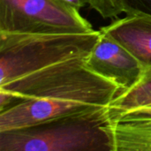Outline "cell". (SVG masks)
Here are the masks:
<instances>
[{
    "mask_svg": "<svg viewBox=\"0 0 151 151\" xmlns=\"http://www.w3.org/2000/svg\"><path fill=\"white\" fill-rule=\"evenodd\" d=\"M85 59L62 61L1 85L21 102L0 112V132L109 106L121 88L90 70Z\"/></svg>",
    "mask_w": 151,
    "mask_h": 151,
    "instance_id": "obj_1",
    "label": "cell"
},
{
    "mask_svg": "<svg viewBox=\"0 0 151 151\" xmlns=\"http://www.w3.org/2000/svg\"><path fill=\"white\" fill-rule=\"evenodd\" d=\"M109 106L0 132V151H111Z\"/></svg>",
    "mask_w": 151,
    "mask_h": 151,
    "instance_id": "obj_2",
    "label": "cell"
},
{
    "mask_svg": "<svg viewBox=\"0 0 151 151\" xmlns=\"http://www.w3.org/2000/svg\"><path fill=\"white\" fill-rule=\"evenodd\" d=\"M101 30L76 34L0 32V86L50 65L87 58Z\"/></svg>",
    "mask_w": 151,
    "mask_h": 151,
    "instance_id": "obj_3",
    "label": "cell"
},
{
    "mask_svg": "<svg viewBox=\"0 0 151 151\" xmlns=\"http://www.w3.org/2000/svg\"><path fill=\"white\" fill-rule=\"evenodd\" d=\"M93 30L78 10L59 0H0V32L76 34Z\"/></svg>",
    "mask_w": 151,
    "mask_h": 151,
    "instance_id": "obj_4",
    "label": "cell"
},
{
    "mask_svg": "<svg viewBox=\"0 0 151 151\" xmlns=\"http://www.w3.org/2000/svg\"><path fill=\"white\" fill-rule=\"evenodd\" d=\"M85 62L90 70L116 83L122 91L133 87L144 70L127 49L102 31Z\"/></svg>",
    "mask_w": 151,
    "mask_h": 151,
    "instance_id": "obj_5",
    "label": "cell"
},
{
    "mask_svg": "<svg viewBox=\"0 0 151 151\" xmlns=\"http://www.w3.org/2000/svg\"><path fill=\"white\" fill-rule=\"evenodd\" d=\"M100 30L127 49L144 69L151 68V16L126 14Z\"/></svg>",
    "mask_w": 151,
    "mask_h": 151,
    "instance_id": "obj_6",
    "label": "cell"
},
{
    "mask_svg": "<svg viewBox=\"0 0 151 151\" xmlns=\"http://www.w3.org/2000/svg\"><path fill=\"white\" fill-rule=\"evenodd\" d=\"M105 130L111 151H151V118L120 117L111 119Z\"/></svg>",
    "mask_w": 151,
    "mask_h": 151,
    "instance_id": "obj_7",
    "label": "cell"
},
{
    "mask_svg": "<svg viewBox=\"0 0 151 151\" xmlns=\"http://www.w3.org/2000/svg\"><path fill=\"white\" fill-rule=\"evenodd\" d=\"M151 107V68L143 70L139 81L121 91L111 103V119L127 112Z\"/></svg>",
    "mask_w": 151,
    "mask_h": 151,
    "instance_id": "obj_8",
    "label": "cell"
},
{
    "mask_svg": "<svg viewBox=\"0 0 151 151\" xmlns=\"http://www.w3.org/2000/svg\"><path fill=\"white\" fill-rule=\"evenodd\" d=\"M88 5L103 19H113L125 12L124 0H88Z\"/></svg>",
    "mask_w": 151,
    "mask_h": 151,
    "instance_id": "obj_9",
    "label": "cell"
},
{
    "mask_svg": "<svg viewBox=\"0 0 151 151\" xmlns=\"http://www.w3.org/2000/svg\"><path fill=\"white\" fill-rule=\"evenodd\" d=\"M126 14L151 16V0H124Z\"/></svg>",
    "mask_w": 151,
    "mask_h": 151,
    "instance_id": "obj_10",
    "label": "cell"
},
{
    "mask_svg": "<svg viewBox=\"0 0 151 151\" xmlns=\"http://www.w3.org/2000/svg\"><path fill=\"white\" fill-rule=\"evenodd\" d=\"M125 116H134V117H149L151 118V107L150 108H144V109H140V110H136V111H133L130 112H127L124 113L122 115H119L114 119H118L120 117H125Z\"/></svg>",
    "mask_w": 151,
    "mask_h": 151,
    "instance_id": "obj_11",
    "label": "cell"
},
{
    "mask_svg": "<svg viewBox=\"0 0 151 151\" xmlns=\"http://www.w3.org/2000/svg\"><path fill=\"white\" fill-rule=\"evenodd\" d=\"M64 4L80 11L82 7L88 5V0H59Z\"/></svg>",
    "mask_w": 151,
    "mask_h": 151,
    "instance_id": "obj_12",
    "label": "cell"
}]
</instances>
